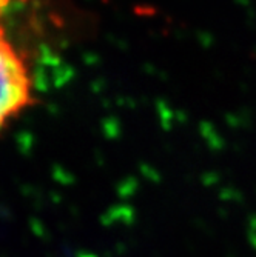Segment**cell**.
Listing matches in <instances>:
<instances>
[{"mask_svg":"<svg viewBox=\"0 0 256 257\" xmlns=\"http://www.w3.org/2000/svg\"><path fill=\"white\" fill-rule=\"evenodd\" d=\"M27 62L0 25V134L34 102Z\"/></svg>","mask_w":256,"mask_h":257,"instance_id":"6da1fadb","label":"cell"}]
</instances>
